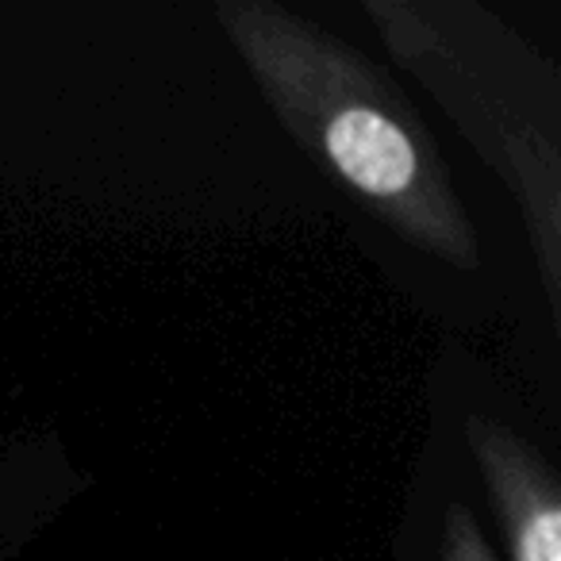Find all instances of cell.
<instances>
[{"instance_id":"6da1fadb","label":"cell","mask_w":561,"mask_h":561,"mask_svg":"<svg viewBox=\"0 0 561 561\" xmlns=\"http://www.w3.org/2000/svg\"><path fill=\"white\" fill-rule=\"evenodd\" d=\"M227 43L280 127L397 239L461 273L481 239L423 116L358 47L273 0H224Z\"/></svg>"},{"instance_id":"3957f363","label":"cell","mask_w":561,"mask_h":561,"mask_svg":"<svg viewBox=\"0 0 561 561\" xmlns=\"http://www.w3.org/2000/svg\"><path fill=\"white\" fill-rule=\"evenodd\" d=\"M466 443L504 530L507 561H561V489L542 454L492 415H469Z\"/></svg>"},{"instance_id":"7a4b0ae2","label":"cell","mask_w":561,"mask_h":561,"mask_svg":"<svg viewBox=\"0 0 561 561\" xmlns=\"http://www.w3.org/2000/svg\"><path fill=\"white\" fill-rule=\"evenodd\" d=\"M385 50L443 104L507 188L561 323V70L466 0H362Z\"/></svg>"},{"instance_id":"277c9868","label":"cell","mask_w":561,"mask_h":561,"mask_svg":"<svg viewBox=\"0 0 561 561\" xmlns=\"http://www.w3.org/2000/svg\"><path fill=\"white\" fill-rule=\"evenodd\" d=\"M443 561H500L489 538L481 535L477 519L461 504L446 507L443 523Z\"/></svg>"}]
</instances>
